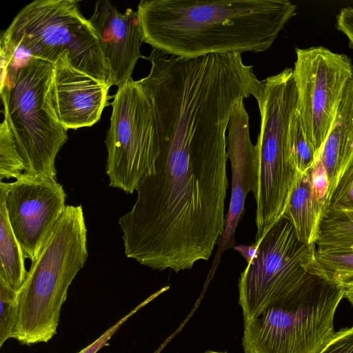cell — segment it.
Wrapping results in <instances>:
<instances>
[{"mask_svg": "<svg viewBox=\"0 0 353 353\" xmlns=\"http://www.w3.org/2000/svg\"><path fill=\"white\" fill-rule=\"evenodd\" d=\"M353 160V77L347 84L330 132L316 165L325 176L327 208L341 176Z\"/></svg>", "mask_w": 353, "mask_h": 353, "instance_id": "9a60e30c", "label": "cell"}, {"mask_svg": "<svg viewBox=\"0 0 353 353\" xmlns=\"http://www.w3.org/2000/svg\"><path fill=\"white\" fill-rule=\"evenodd\" d=\"M22 50L51 63L66 52L74 68L112 86L99 39L77 1L36 0L23 7L1 34V58L12 63Z\"/></svg>", "mask_w": 353, "mask_h": 353, "instance_id": "277c9868", "label": "cell"}, {"mask_svg": "<svg viewBox=\"0 0 353 353\" xmlns=\"http://www.w3.org/2000/svg\"><path fill=\"white\" fill-rule=\"evenodd\" d=\"M256 101L261 116L258 150V181L254 243L259 245L288 205L300 174L291 156L288 126L296 105L293 68L267 77Z\"/></svg>", "mask_w": 353, "mask_h": 353, "instance_id": "52a82bcc", "label": "cell"}, {"mask_svg": "<svg viewBox=\"0 0 353 353\" xmlns=\"http://www.w3.org/2000/svg\"><path fill=\"white\" fill-rule=\"evenodd\" d=\"M310 170L299 175L282 216L291 223L298 239L307 245H314L325 209L312 184Z\"/></svg>", "mask_w": 353, "mask_h": 353, "instance_id": "2e32d148", "label": "cell"}, {"mask_svg": "<svg viewBox=\"0 0 353 353\" xmlns=\"http://www.w3.org/2000/svg\"><path fill=\"white\" fill-rule=\"evenodd\" d=\"M336 28L344 34L353 50V7L342 8L336 16Z\"/></svg>", "mask_w": 353, "mask_h": 353, "instance_id": "484cf974", "label": "cell"}, {"mask_svg": "<svg viewBox=\"0 0 353 353\" xmlns=\"http://www.w3.org/2000/svg\"><path fill=\"white\" fill-rule=\"evenodd\" d=\"M296 110L317 161L343 91L353 77L352 59L323 46L296 48Z\"/></svg>", "mask_w": 353, "mask_h": 353, "instance_id": "30bf717a", "label": "cell"}, {"mask_svg": "<svg viewBox=\"0 0 353 353\" xmlns=\"http://www.w3.org/2000/svg\"><path fill=\"white\" fill-rule=\"evenodd\" d=\"M204 353H226V352H212V351H208Z\"/></svg>", "mask_w": 353, "mask_h": 353, "instance_id": "f1b7e54d", "label": "cell"}, {"mask_svg": "<svg viewBox=\"0 0 353 353\" xmlns=\"http://www.w3.org/2000/svg\"><path fill=\"white\" fill-rule=\"evenodd\" d=\"M303 266L310 274L342 286L353 279V252H326L314 246Z\"/></svg>", "mask_w": 353, "mask_h": 353, "instance_id": "d6986e66", "label": "cell"}, {"mask_svg": "<svg viewBox=\"0 0 353 353\" xmlns=\"http://www.w3.org/2000/svg\"><path fill=\"white\" fill-rule=\"evenodd\" d=\"M166 288H168V287ZM166 288H163L156 294L150 296L145 301L141 303L139 305H138L133 310H132L130 313H128L127 315H125L124 317L120 319L118 322H117L114 325L110 327L97 341H95L92 344L87 346L78 353H96L99 350H100L102 347L106 345L108 341L112 337V336L116 332V331L125 321H127L133 314H134L137 311L141 309L143 305H145L152 299L155 298L159 293L164 291L166 289Z\"/></svg>", "mask_w": 353, "mask_h": 353, "instance_id": "d4e9b609", "label": "cell"}, {"mask_svg": "<svg viewBox=\"0 0 353 353\" xmlns=\"http://www.w3.org/2000/svg\"><path fill=\"white\" fill-rule=\"evenodd\" d=\"M319 353H353V326L336 332Z\"/></svg>", "mask_w": 353, "mask_h": 353, "instance_id": "cb8c5ba5", "label": "cell"}, {"mask_svg": "<svg viewBox=\"0 0 353 353\" xmlns=\"http://www.w3.org/2000/svg\"><path fill=\"white\" fill-rule=\"evenodd\" d=\"M159 154L119 219L125 254L175 272L208 261L225 225L227 131L193 113L156 122Z\"/></svg>", "mask_w": 353, "mask_h": 353, "instance_id": "6da1fadb", "label": "cell"}, {"mask_svg": "<svg viewBox=\"0 0 353 353\" xmlns=\"http://www.w3.org/2000/svg\"><path fill=\"white\" fill-rule=\"evenodd\" d=\"M110 88L77 69L65 52L54 63L49 95L54 112L68 130L97 123Z\"/></svg>", "mask_w": 353, "mask_h": 353, "instance_id": "4fadbf2b", "label": "cell"}, {"mask_svg": "<svg viewBox=\"0 0 353 353\" xmlns=\"http://www.w3.org/2000/svg\"><path fill=\"white\" fill-rule=\"evenodd\" d=\"M345 297L353 305V279L346 282L344 285Z\"/></svg>", "mask_w": 353, "mask_h": 353, "instance_id": "83f0119b", "label": "cell"}, {"mask_svg": "<svg viewBox=\"0 0 353 353\" xmlns=\"http://www.w3.org/2000/svg\"><path fill=\"white\" fill-rule=\"evenodd\" d=\"M288 143L291 156L298 172L302 174L312 168L316 163L317 159L305 134L296 108L290 119Z\"/></svg>", "mask_w": 353, "mask_h": 353, "instance_id": "ffe728a7", "label": "cell"}, {"mask_svg": "<svg viewBox=\"0 0 353 353\" xmlns=\"http://www.w3.org/2000/svg\"><path fill=\"white\" fill-rule=\"evenodd\" d=\"M17 292L0 277V347L15 334L19 317Z\"/></svg>", "mask_w": 353, "mask_h": 353, "instance_id": "7402d4cb", "label": "cell"}, {"mask_svg": "<svg viewBox=\"0 0 353 353\" xmlns=\"http://www.w3.org/2000/svg\"><path fill=\"white\" fill-rule=\"evenodd\" d=\"M233 248L240 253L249 263L256 255L258 245L255 243L251 245H236Z\"/></svg>", "mask_w": 353, "mask_h": 353, "instance_id": "4316f807", "label": "cell"}, {"mask_svg": "<svg viewBox=\"0 0 353 353\" xmlns=\"http://www.w3.org/2000/svg\"><path fill=\"white\" fill-rule=\"evenodd\" d=\"M54 63L28 57L10 65L1 84L4 119L10 126L25 164L23 174L57 181L55 159L68 140L49 95Z\"/></svg>", "mask_w": 353, "mask_h": 353, "instance_id": "8992f818", "label": "cell"}, {"mask_svg": "<svg viewBox=\"0 0 353 353\" xmlns=\"http://www.w3.org/2000/svg\"><path fill=\"white\" fill-rule=\"evenodd\" d=\"M111 105L105 171L110 187L132 194L154 171L159 154L154 112L139 81L132 79L118 88Z\"/></svg>", "mask_w": 353, "mask_h": 353, "instance_id": "ba28073f", "label": "cell"}, {"mask_svg": "<svg viewBox=\"0 0 353 353\" xmlns=\"http://www.w3.org/2000/svg\"><path fill=\"white\" fill-rule=\"evenodd\" d=\"M296 11L288 0H142L137 12L142 41L196 58L266 51Z\"/></svg>", "mask_w": 353, "mask_h": 353, "instance_id": "7a4b0ae2", "label": "cell"}, {"mask_svg": "<svg viewBox=\"0 0 353 353\" xmlns=\"http://www.w3.org/2000/svg\"><path fill=\"white\" fill-rule=\"evenodd\" d=\"M314 245L326 252H353V210L326 209L321 216Z\"/></svg>", "mask_w": 353, "mask_h": 353, "instance_id": "ac0fdd59", "label": "cell"}, {"mask_svg": "<svg viewBox=\"0 0 353 353\" xmlns=\"http://www.w3.org/2000/svg\"><path fill=\"white\" fill-rule=\"evenodd\" d=\"M342 286L310 274L290 292L244 321V353H319L336 333Z\"/></svg>", "mask_w": 353, "mask_h": 353, "instance_id": "5b68a950", "label": "cell"}, {"mask_svg": "<svg viewBox=\"0 0 353 353\" xmlns=\"http://www.w3.org/2000/svg\"><path fill=\"white\" fill-rule=\"evenodd\" d=\"M83 208L67 205L17 292L14 339L23 345L47 343L56 334L70 285L88 259Z\"/></svg>", "mask_w": 353, "mask_h": 353, "instance_id": "3957f363", "label": "cell"}, {"mask_svg": "<svg viewBox=\"0 0 353 353\" xmlns=\"http://www.w3.org/2000/svg\"><path fill=\"white\" fill-rule=\"evenodd\" d=\"M0 277L18 292L28 272L25 255L11 228L5 205L4 192L0 189Z\"/></svg>", "mask_w": 353, "mask_h": 353, "instance_id": "e0dca14e", "label": "cell"}, {"mask_svg": "<svg viewBox=\"0 0 353 353\" xmlns=\"http://www.w3.org/2000/svg\"><path fill=\"white\" fill-rule=\"evenodd\" d=\"M314 246L301 242L286 219L281 217L274 223L240 274L239 302L244 321L257 316L307 276L303 263Z\"/></svg>", "mask_w": 353, "mask_h": 353, "instance_id": "9c48e42d", "label": "cell"}, {"mask_svg": "<svg viewBox=\"0 0 353 353\" xmlns=\"http://www.w3.org/2000/svg\"><path fill=\"white\" fill-rule=\"evenodd\" d=\"M327 208L353 210V160L339 181Z\"/></svg>", "mask_w": 353, "mask_h": 353, "instance_id": "603a6c76", "label": "cell"}, {"mask_svg": "<svg viewBox=\"0 0 353 353\" xmlns=\"http://www.w3.org/2000/svg\"><path fill=\"white\" fill-rule=\"evenodd\" d=\"M88 20L99 39L110 84L119 88L132 79L138 60L146 59L140 52L142 37L137 12L131 8L121 12L109 1H98Z\"/></svg>", "mask_w": 353, "mask_h": 353, "instance_id": "5bb4252c", "label": "cell"}, {"mask_svg": "<svg viewBox=\"0 0 353 353\" xmlns=\"http://www.w3.org/2000/svg\"><path fill=\"white\" fill-rule=\"evenodd\" d=\"M0 189L12 231L26 258L34 262L66 208L63 185L23 174L14 182L1 181Z\"/></svg>", "mask_w": 353, "mask_h": 353, "instance_id": "8fae6325", "label": "cell"}, {"mask_svg": "<svg viewBox=\"0 0 353 353\" xmlns=\"http://www.w3.org/2000/svg\"><path fill=\"white\" fill-rule=\"evenodd\" d=\"M25 171V164L19 152L10 126L3 119L0 126V179L16 180Z\"/></svg>", "mask_w": 353, "mask_h": 353, "instance_id": "44dd1931", "label": "cell"}, {"mask_svg": "<svg viewBox=\"0 0 353 353\" xmlns=\"http://www.w3.org/2000/svg\"><path fill=\"white\" fill-rule=\"evenodd\" d=\"M226 151L232 169L231 199L211 274L219 264L223 253L236 245L235 231L245 211L246 196L250 192L254 195L257 188L258 150L250 139L249 115L243 100L237 102L232 113L226 134Z\"/></svg>", "mask_w": 353, "mask_h": 353, "instance_id": "7c38bea8", "label": "cell"}]
</instances>
